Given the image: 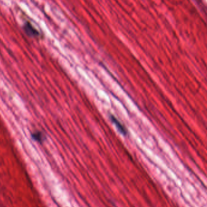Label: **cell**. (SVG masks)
Segmentation results:
<instances>
[{
	"mask_svg": "<svg viewBox=\"0 0 207 207\" xmlns=\"http://www.w3.org/2000/svg\"><path fill=\"white\" fill-rule=\"evenodd\" d=\"M23 29L29 37H36L39 35L38 31L29 22H27L24 24Z\"/></svg>",
	"mask_w": 207,
	"mask_h": 207,
	"instance_id": "1",
	"label": "cell"
},
{
	"mask_svg": "<svg viewBox=\"0 0 207 207\" xmlns=\"http://www.w3.org/2000/svg\"><path fill=\"white\" fill-rule=\"evenodd\" d=\"M32 137L34 139V140H35V141L41 143L45 141V136L43 134V132L41 131H36L34 132L32 134Z\"/></svg>",
	"mask_w": 207,
	"mask_h": 207,
	"instance_id": "3",
	"label": "cell"
},
{
	"mask_svg": "<svg viewBox=\"0 0 207 207\" xmlns=\"http://www.w3.org/2000/svg\"><path fill=\"white\" fill-rule=\"evenodd\" d=\"M111 120L113 122V123L116 126L117 128L119 130V131L123 135H126L127 134V130L125 128V127L114 116L111 115Z\"/></svg>",
	"mask_w": 207,
	"mask_h": 207,
	"instance_id": "2",
	"label": "cell"
}]
</instances>
